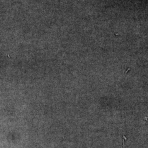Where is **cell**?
Masks as SVG:
<instances>
[{"label": "cell", "mask_w": 148, "mask_h": 148, "mask_svg": "<svg viewBox=\"0 0 148 148\" xmlns=\"http://www.w3.org/2000/svg\"><path fill=\"white\" fill-rule=\"evenodd\" d=\"M126 139V138L123 136V138L122 139V148H125V140Z\"/></svg>", "instance_id": "obj_1"}]
</instances>
